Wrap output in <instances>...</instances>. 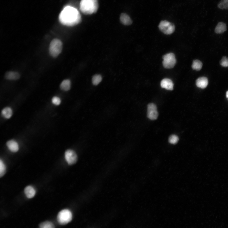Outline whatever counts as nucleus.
Instances as JSON below:
<instances>
[{"mask_svg": "<svg viewBox=\"0 0 228 228\" xmlns=\"http://www.w3.org/2000/svg\"><path fill=\"white\" fill-rule=\"evenodd\" d=\"M162 65L166 69L173 68L175 66L176 59L174 54L169 53L163 56Z\"/></svg>", "mask_w": 228, "mask_h": 228, "instance_id": "5", "label": "nucleus"}, {"mask_svg": "<svg viewBox=\"0 0 228 228\" xmlns=\"http://www.w3.org/2000/svg\"><path fill=\"white\" fill-rule=\"evenodd\" d=\"M179 140L178 136L175 135H172L169 137V142L170 144H176L178 142Z\"/></svg>", "mask_w": 228, "mask_h": 228, "instance_id": "23", "label": "nucleus"}, {"mask_svg": "<svg viewBox=\"0 0 228 228\" xmlns=\"http://www.w3.org/2000/svg\"><path fill=\"white\" fill-rule=\"evenodd\" d=\"M160 85L162 88L167 90H172L173 89L174 84L173 82L168 78H165L162 80Z\"/></svg>", "mask_w": 228, "mask_h": 228, "instance_id": "9", "label": "nucleus"}, {"mask_svg": "<svg viewBox=\"0 0 228 228\" xmlns=\"http://www.w3.org/2000/svg\"><path fill=\"white\" fill-rule=\"evenodd\" d=\"M227 26L225 23L220 22L217 25L215 29V32L217 34H222L227 30Z\"/></svg>", "mask_w": 228, "mask_h": 228, "instance_id": "15", "label": "nucleus"}, {"mask_svg": "<svg viewBox=\"0 0 228 228\" xmlns=\"http://www.w3.org/2000/svg\"><path fill=\"white\" fill-rule=\"evenodd\" d=\"M63 43L58 39H54L50 43L49 46V53L53 57L58 56L62 51Z\"/></svg>", "mask_w": 228, "mask_h": 228, "instance_id": "3", "label": "nucleus"}, {"mask_svg": "<svg viewBox=\"0 0 228 228\" xmlns=\"http://www.w3.org/2000/svg\"><path fill=\"white\" fill-rule=\"evenodd\" d=\"M158 116L157 107L153 103L148 105L147 106V117L152 120L156 119Z\"/></svg>", "mask_w": 228, "mask_h": 228, "instance_id": "7", "label": "nucleus"}, {"mask_svg": "<svg viewBox=\"0 0 228 228\" xmlns=\"http://www.w3.org/2000/svg\"><path fill=\"white\" fill-rule=\"evenodd\" d=\"M79 6L83 13L90 15L96 13L98 10V0H81Z\"/></svg>", "mask_w": 228, "mask_h": 228, "instance_id": "2", "label": "nucleus"}, {"mask_svg": "<svg viewBox=\"0 0 228 228\" xmlns=\"http://www.w3.org/2000/svg\"><path fill=\"white\" fill-rule=\"evenodd\" d=\"M65 158L68 163L70 165L75 164L77 160V154L74 151L72 150H68L66 151Z\"/></svg>", "mask_w": 228, "mask_h": 228, "instance_id": "8", "label": "nucleus"}, {"mask_svg": "<svg viewBox=\"0 0 228 228\" xmlns=\"http://www.w3.org/2000/svg\"><path fill=\"white\" fill-rule=\"evenodd\" d=\"M71 83L69 79H65L63 81L60 85L61 89L64 91H68L71 88Z\"/></svg>", "mask_w": 228, "mask_h": 228, "instance_id": "16", "label": "nucleus"}, {"mask_svg": "<svg viewBox=\"0 0 228 228\" xmlns=\"http://www.w3.org/2000/svg\"><path fill=\"white\" fill-rule=\"evenodd\" d=\"M220 64L222 67H228V58L226 56H223L220 60Z\"/></svg>", "mask_w": 228, "mask_h": 228, "instance_id": "24", "label": "nucleus"}, {"mask_svg": "<svg viewBox=\"0 0 228 228\" xmlns=\"http://www.w3.org/2000/svg\"><path fill=\"white\" fill-rule=\"evenodd\" d=\"M120 20L121 23L124 25H129L132 23V21L130 17L125 13L121 14L120 16Z\"/></svg>", "mask_w": 228, "mask_h": 228, "instance_id": "14", "label": "nucleus"}, {"mask_svg": "<svg viewBox=\"0 0 228 228\" xmlns=\"http://www.w3.org/2000/svg\"><path fill=\"white\" fill-rule=\"evenodd\" d=\"M208 84L207 78L205 77L199 78L196 81V85L197 87L202 89L205 88Z\"/></svg>", "mask_w": 228, "mask_h": 228, "instance_id": "10", "label": "nucleus"}, {"mask_svg": "<svg viewBox=\"0 0 228 228\" xmlns=\"http://www.w3.org/2000/svg\"><path fill=\"white\" fill-rule=\"evenodd\" d=\"M102 77L100 75H94L92 78L93 84L95 85L99 84L102 81Z\"/></svg>", "mask_w": 228, "mask_h": 228, "instance_id": "20", "label": "nucleus"}, {"mask_svg": "<svg viewBox=\"0 0 228 228\" xmlns=\"http://www.w3.org/2000/svg\"><path fill=\"white\" fill-rule=\"evenodd\" d=\"M6 168L3 161L0 159V177L3 176L5 174Z\"/></svg>", "mask_w": 228, "mask_h": 228, "instance_id": "21", "label": "nucleus"}, {"mask_svg": "<svg viewBox=\"0 0 228 228\" xmlns=\"http://www.w3.org/2000/svg\"><path fill=\"white\" fill-rule=\"evenodd\" d=\"M24 193L28 198L33 197L36 194V191L34 188L32 186H29L25 188Z\"/></svg>", "mask_w": 228, "mask_h": 228, "instance_id": "12", "label": "nucleus"}, {"mask_svg": "<svg viewBox=\"0 0 228 228\" xmlns=\"http://www.w3.org/2000/svg\"><path fill=\"white\" fill-rule=\"evenodd\" d=\"M59 19L61 24L72 26L81 22V17L77 9L73 7L67 6L60 13Z\"/></svg>", "mask_w": 228, "mask_h": 228, "instance_id": "1", "label": "nucleus"}, {"mask_svg": "<svg viewBox=\"0 0 228 228\" xmlns=\"http://www.w3.org/2000/svg\"><path fill=\"white\" fill-rule=\"evenodd\" d=\"M226 97L228 100V91H227L226 93Z\"/></svg>", "mask_w": 228, "mask_h": 228, "instance_id": "26", "label": "nucleus"}, {"mask_svg": "<svg viewBox=\"0 0 228 228\" xmlns=\"http://www.w3.org/2000/svg\"><path fill=\"white\" fill-rule=\"evenodd\" d=\"M2 115L3 117L6 119H10L13 115V111L9 107H6L2 111Z\"/></svg>", "mask_w": 228, "mask_h": 228, "instance_id": "17", "label": "nucleus"}, {"mask_svg": "<svg viewBox=\"0 0 228 228\" xmlns=\"http://www.w3.org/2000/svg\"><path fill=\"white\" fill-rule=\"evenodd\" d=\"M72 219V214L69 210L65 209L60 211L57 216L58 222L60 225H65L70 222Z\"/></svg>", "mask_w": 228, "mask_h": 228, "instance_id": "4", "label": "nucleus"}, {"mask_svg": "<svg viewBox=\"0 0 228 228\" xmlns=\"http://www.w3.org/2000/svg\"><path fill=\"white\" fill-rule=\"evenodd\" d=\"M6 79L10 80H16L20 77V75L16 72L10 71L7 72L5 75Z\"/></svg>", "mask_w": 228, "mask_h": 228, "instance_id": "13", "label": "nucleus"}, {"mask_svg": "<svg viewBox=\"0 0 228 228\" xmlns=\"http://www.w3.org/2000/svg\"><path fill=\"white\" fill-rule=\"evenodd\" d=\"M158 27L161 31L166 35L173 33L175 29L174 24L166 20L162 21L158 25Z\"/></svg>", "mask_w": 228, "mask_h": 228, "instance_id": "6", "label": "nucleus"}, {"mask_svg": "<svg viewBox=\"0 0 228 228\" xmlns=\"http://www.w3.org/2000/svg\"><path fill=\"white\" fill-rule=\"evenodd\" d=\"M218 6L219 8L221 9H228V0H222Z\"/></svg>", "mask_w": 228, "mask_h": 228, "instance_id": "22", "label": "nucleus"}, {"mask_svg": "<svg viewBox=\"0 0 228 228\" xmlns=\"http://www.w3.org/2000/svg\"><path fill=\"white\" fill-rule=\"evenodd\" d=\"M202 66V63L201 61L198 60L193 61L192 67L194 70L199 71L201 70Z\"/></svg>", "mask_w": 228, "mask_h": 228, "instance_id": "18", "label": "nucleus"}, {"mask_svg": "<svg viewBox=\"0 0 228 228\" xmlns=\"http://www.w3.org/2000/svg\"><path fill=\"white\" fill-rule=\"evenodd\" d=\"M52 102L53 104L56 106H58L61 103V100L59 97L55 96L53 98Z\"/></svg>", "mask_w": 228, "mask_h": 228, "instance_id": "25", "label": "nucleus"}, {"mask_svg": "<svg viewBox=\"0 0 228 228\" xmlns=\"http://www.w3.org/2000/svg\"><path fill=\"white\" fill-rule=\"evenodd\" d=\"M6 145L11 151L14 153L19 151V144L15 140H11L8 141L6 143Z\"/></svg>", "mask_w": 228, "mask_h": 228, "instance_id": "11", "label": "nucleus"}, {"mask_svg": "<svg viewBox=\"0 0 228 228\" xmlns=\"http://www.w3.org/2000/svg\"><path fill=\"white\" fill-rule=\"evenodd\" d=\"M39 228H55V227L52 222L46 221L40 224Z\"/></svg>", "mask_w": 228, "mask_h": 228, "instance_id": "19", "label": "nucleus"}]
</instances>
